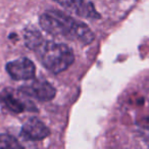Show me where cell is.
Returning a JSON list of instances; mask_svg holds the SVG:
<instances>
[{
	"label": "cell",
	"mask_w": 149,
	"mask_h": 149,
	"mask_svg": "<svg viewBox=\"0 0 149 149\" xmlns=\"http://www.w3.org/2000/svg\"><path fill=\"white\" fill-rule=\"evenodd\" d=\"M40 62L53 74H60L68 70L74 61L72 48L62 43L43 41L36 49Z\"/></svg>",
	"instance_id": "1"
},
{
	"label": "cell",
	"mask_w": 149,
	"mask_h": 149,
	"mask_svg": "<svg viewBox=\"0 0 149 149\" xmlns=\"http://www.w3.org/2000/svg\"><path fill=\"white\" fill-rule=\"evenodd\" d=\"M62 22L68 30L70 39H76L83 44H90L94 41L95 35L92 30L83 22L74 19L72 17L66 15L65 13L58 10H52Z\"/></svg>",
	"instance_id": "2"
},
{
	"label": "cell",
	"mask_w": 149,
	"mask_h": 149,
	"mask_svg": "<svg viewBox=\"0 0 149 149\" xmlns=\"http://www.w3.org/2000/svg\"><path fill=\"white\" fill-rule=\"evenodd\" d=\"M27 96L21 90L15 91L11 88H6L0 93V103L15 113H21L25 110H36L35 105L26 99Z\"/></svg>",
	"instance_id": "3"
},
{
	"label": "cell",
	"mask_w": 149,
	"mask_h": 149,
	"mask_svg": "<svg viewBox=\"0 0 149 149\" xmlns=\"http://www.w3.org/2000/svg\"><path fill=\"white\" fill-rule=\"evenodd\" d=\"M63 8L74 13V15L86 19H98L100 15L97 13L94 4L88 0H54Z\"/></svg>",
	"instance_id": "4"
},
{
	"label": "cell",
	"mask_w": 149,
	"mask_h": 149,
	"mask_svg": "<svg viewBox=\"0 0 149 149\" xmlns=\"http://www.w3.org/2000/svg\"><path fill=\"white\" fill-rule=\"evenodd\" d=\"M5 68L7 74L17 81L31 80L35 77V64L28 58H21L8 62Z\"/></svg>",
	"instance_id": "5"
},
{
	"label": "cell",
	"mask_w": 149,
	"mask_h": 149,
	"mask_svg": "<svg viewBox=\"0 0 149 149\" xmlns=\"http://www.w3.org/2000/svg\"><path fill=\"white\" fill-rule=\"evenodd\" d=\"M21 91L29 97H34L41 101H50L56 95L55 88L44 80H38L33 82L30 86L22 87Z\"/></svg>",
	"instance_id": "6"
},
{
	"label": "cell",
	"mask_w": 149,
	"mask_h": 149,
	"mask_svg": "<svg viewBox=\"0 0 149 149\" xmlns=\"http://www.w3.org/2000/svg\"><path fill=\"white\" fill-rule=\"evenodd\" d=\"M39 24L44 31L51 34V35L70 38L63 22L52 10L47 11V13L40 15Z\"/></svg>",
	"instance_id": "7"
},
{
	"label": "cell",
	"mask_w": 149,
	"mask_h": 149,
	"mask_svg": "<svg viewBox=\"0 0 149 149\" xmlns=\"http://www.w3.org/2000/svg\"><path fill=\"white\" fill-rule=\"evenodd\" d=\"M22 134L26 138L34 141H40L49 136V129L38 118H29L22 128Z\"/></svg>",
	"instance_id": "8"
},
{
	"label": "cell",
	"mask_w": 149,
	"mask_h": 149,
	"mask_svg": "<svg viewBox=\"0 0 149 149\" xmlns=\"http://www.w3.org/2000/svg\"><path fill=\"white\" fill-rule=\"evenodd\" d=\"M41 34L35 29H27L25 30V42L27 47L30 49L36 50L43 42Z\"/></svg>",
	"instance_id": "9"
},
{
	"label": "cell",
	"mask_w": 149,
	"mask_h": 149,
	"mask_svg": "<svg viewBox=\"0 0 149 149\" xmlns=\"http://www.w3.org/2000/svg\"><path fill=\"white\" fill-rule=\"evenodd\" d=\"M0 148L17 149V148H23V146L13 136L7 134H2L0 135Z\"/></svg>",
	"instance_id": "10"
}]
</instances>
